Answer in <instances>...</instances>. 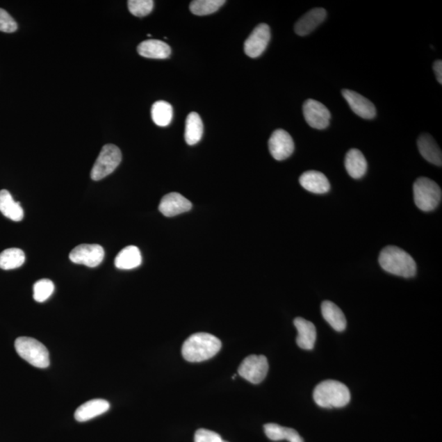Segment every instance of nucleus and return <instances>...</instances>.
Listing matches in <instances>:
<instances>
[{"mask_svg": "<svg viewBox=\"0 0 442 442\" xmlns=\"http://www.w3.org/2000/svg\"><path fill=\"white\" fill-rule=\"evenodd\" d=\"M154 2L153 0H130L128 8L131 15L136 17H145L153 11Z\"/></svg>", "mask_w": 442, "mask_h": 442, "instance_id": "30", "label": "nucleus"}, {"mask_svg": "<svg viewBox=\"0 0 442 442\" xmlns=\"http://www.w3.org/2000/svg\"><path fill=\"white\" fill-rule=\"evenodd\" d=\"M71 261L78 265H84L91 268L102 263L104 258L103 247L98 244H81L76 247L69 255Z\"/></svg>", "mask_w": 442, "mask_h": 442, "instance_id": "8", "label": "nucleus"}, {"mask_svg": "<svg viewBox=\"0 0 442 442\" xmlns=\"http://www.w3.org/2000/svg\"><path fill=\"white\" fill-rule=\"evenodd\" d=\"M265 434L274 441L287 440L289 442H304L302 437L293 428L284 427L276 423H267L264 426Z\"/></svg>", "mask_w": 442, "mask_h": 442, "instance_id": "24", "label": "nucleus"}, {"mask_svg": "<svg viewBox=\"0 0 442 442\" xmlns=\"http://www.w3.org/2000/svg\"><path fill=\"white\" fill-rule=\"evenodd\" d=\"M270 40V26L265 23L258 25L244 43V51L248 57L255 58L264 53Z\"/></svg>", "mask_w": 442, "mask_h": 442, "instance_id": "10", "label": "nucleus"}, {"mask_svg": "<svg viewBox=\"0 0 442 442\" xmlns=\"http://www.w3.org/2000/svg\"><path fill=\"white\" fill-rule=\"evenodd\" d=\"M0 211L13 221H21L24 218V211L20 202H15L11 193L6 190L0 191Z\"/></svg>", "mask_w": 442, "mask_h": 442, "instance_id": "23", "label": "nucleus"}, {"mask_svg": "<svg viewBox=\"0 0 442 442\" xmlns=\"http://www.w3.org/2000/svg\"><path fill=\"white\" fill-rule=\"evenodd\" d=\"M269 371V363L265 356H252L244 359L238 368V375L253 384H259Z\"/></svg>", "mask_w": 442, "mask_h": 442, "instance_id": "7", "label": "nucleus"}, {"mask_svg": "<svg viewBox=\"0 0 442 442\" xmlns=\"http://www.w3.org/2000/svg\"><path fill=\"white\" fill-rule=\"evenodd\" d=\"M303 114L306 122L317 130H325L329 126L331 114L323 104L314 99H308L303 104Z\"/></svg>", "mask_w": 442, "mask_h": 442, "instance_id": "9", "label": "nucleus"}, {"mask_svg": "<svg viewBox=\"0 0 442 442\" xmlns=\"http://www.w3.org/2000/svg\"><path fill=\"white\" fill-rule=\"evenodd\" d=\"M151 114L156 126L165 127L172 121L173 108L165 101H158L152 107Z\"/></svg>", "mask_w": 442, "mask_h": 442, "instance_id": "26", "label": "nucleus"}, {"mask_svg": "<svg viewBox=\"0 0 442 442\" xmlns=\"http://www.w3.org/2000/svg\"><path fill=\"white\" fill-rule=\"evenodd\" d=\"M17 30V24L15 20L4 9L0 8V31L13 33Z\"/></svg>", "mask_w": 442, "mask_h": 442, "instance_id": "31", "label": "nucleus"}, {"mask_svg": "<svg viewBox=\"0 0 442 442\" xmlns=\"http://www.w3.org/2000/svg\"><path fill=\"white\" fill-rule=\"evenodd\" d=\"M442 193L439 184L432 179L420 177L414 183V199L418 209L431 211L439 206Z\"/></svg>", "mask_w": 442, "mask_h": 442, "instance_id": "4", "label": "nucleus"}, {"mask_svg": "<svg viewBox=\"0 0 442 442\" xmlns=\"http://www.w3.org/2000/svg\"><path fill=\"white\" fill-rule=\"evenodd\" d=\"M122 159V152L117 146L114 145L104 146L92 168L91 179L99 181L107 177L117 168Z\"/></svg>", "mask_w": 442, "mask_h": 442, "instance_id": "6", "label": "nucleus"}, {"mask_svg": "<svg viewBox=\"0 0 442 442\" xmlns=\"http://www.w3.org/2000/svg\"><path fill=\"white\" fill-rule=\"evenodd\" d=\"M25 260L24 252L19 248H9L0 253V268L4 270L19 268Z\"/></svg>", "mask_w": 442, "mask_h": 442, "instance_id": "27", "label": "nucleus"}, {"mask_svg": "<svg viewBox=\"0 0 442 442\" xmlns=\"http://www.w3.org/2000/svg\"><path fill=\"white\" fill-rule=\"evenodd\" d=\"M418 149L423 158L432 164L441 167L442 154L436 142L428 133H423L418 139Z\"/></svg>", "mask_w": 442, "mask_h": 442, "instance_id": "18", "label": "nucleus"}, {"mask_svg": "<svg viewBox=\"0 0 442 442\" xmlns=\"http://www.w3.org/2000/svg\"><path fill=\"white\" fill-rule=\"evenodd\" d=\"M327 13L325 8H313L299 19L294 26L298 35L305 36L311 33L316 27L325 20Z\"/></svg>", "mask_w": 442, "mask_h": 442, "instance_id": "14", "label": "nucleus"}, {"mask_svg": "<svg viewBox=\"0 0 442 442\" xmlns=\"http://www.w3.org/2000/svg\"><path fill=\"white\" fill-rule=\"evenodd\" d=\"M141 264V252L136 246L126 247L115 258V265L120 270H133Z\"/></svg>", "mask_w": 442, "mask_h": 442, "instance_id": "22", "label": "nucleus"}, {"mask_svg": "<svg viewBox=\"0 0 442 442\" xmlns=\"http://www.w3.org/2000/svg\"><path fill=\"white\" fill-rule=\"evenodd\" d=\"M322 316L332 328L337 332H343L347 328V320L343 312L334 302L325 301L321 305Z\"/></svg>", "mask_w": 442, "mask_h": 442, "instance_id": "21", "label": "nucleus"}, {"mask_svg": "<svg viewBox=\"0 0 442 442\" xmlns=\"http://www.w3.org/2000/svg\"><path fill=\"white\" fill-rule=\"evenodd\" d=\"M299 182L306 190L316 195H324L330 190L328 178L323 173L316 170H309L303 173L299 179Z\"/></svg>", "mask_w": 442, "mask_h": 442, "instance_id": "15", "label": "nucleus"}, {"mask_svg": "<svg viewBox=\"0 0 442 442\" xmlns=\"http://www.w3.org/2000/svg\"><path fill=\"white\" fill-rule=\"evenodd\" d=\"M342 94L353 112L363 119H373L376 116L374 104L353 90H343Z\"/></svg>", "mask_w": 442, "mask_h": 442, "instance_id": "13", "label": "nucleus"}, {"mask_svg": "<svg viewBox=\"0 0 442 442\" xmlns=\"http://www.w3.org/2000/svg\"><path fill=\"white\" fill-rule=\"evenodd\" d=\"M15 349L18 354L36 368L49 367V353L44 345L32 338L21 337L15 341Z\"/></svg>", "mask_w": 442, "mask_h": 442, "instance_id": "5", "label": "nucleus"}, {"mask_svg": "<svg viewBox=\"0 0 442 442\" xmlns=\"http://www.w3.org/2000/svg\"><path fill=\"white\" fill-rule=\"evenodd\" d=\"M195 442H227L222 439L216 432L204 429H199L196 432L195 436Z\"/></svg>", "mask_w": 442, "mask_h": 442, "instance_id": "32", "label": "nucleus"}, {"mask_svg": "<svg viewBox=\"0 0 442 442\" xmlns=\"http://www.w3.org/2000/svg\"><path fill=\"white\" fill-rule=\"evenodd\" d=\"M379 262L382 268L391 275L412 278L417 273V265L408 252L395 246H388L380 252Z\"/></svg>", "mask_w": 442, "mask_h": 442, "instance_id": "2", "label": "nucleus"}, {"mask_svg": "<svg viewBox=\"0 0 442 442\" xmlns=\"http://www.w3.org/2000/svg\"><path fill=\"white\" fill-rule=\"evenodd\" d=\"M221 342L215 336L206 333H197L190 336L182 347L183 357L188 362H202L209 360L220 352Z\"/></svg>", "mask_w": 442, "mask_h": 442, "instance_id": "1", "label": "nucleus"}, {"mask_svg": "<svg viewBox=\"0 0 442 442\" xmlns=\"http://www.w3.org/2000/svg\"><path fill=\"white\" fill-rule=\"evenodd\" d=\"M54 292V284L51 280L40 279L37 281L33 287V297L37 302H44L52 296Z\"/></svg>", "mask_w": 442, "mask_h": 442, "instance_id": "29", "label": "nucleus"}, {"mask_svg": "<svg viewBox=\"0 0 442 442\" xmlns=\"http://www.w3.org/2000/svg\"><path fill=\"white\" fill-rule=\"evenodd\" d=\"M204 135V123L199 114L191 113L188 115L186 124L184 139L188 145L197 144Z\"/></svg>", "mask_w": 442, "mask_h": 442, "instance_id": "25", "label": "nucleus"}, {"mask_svg": "<svg viewBox=\"0 0 442 442\" xmlns=\"http://www.w3.org/2000/svg\"><path fill=\"white\" fill-rule=\"evenodd\" d=\"M367 161L361 152L352 149L348 152L345 158V167L349 176L353 179H361L367 172Z\"/></svg>", "mask_w": 442, "mask_h": 442, "instance_id": "20", "label": "nucleus"}, {"mask_svg": "<svg viewBox=\"0 0 442 442\" xmlns=\"http://www.w3.org/2000/svg\"><path fill=\"white\" fill-rule=\"evenodd\" d=\"M225 3L224 0H195L190 3V11L197 16L213 15Z\"/></svg>", "mask_w": 442, "mask_h": 442, "instance_id": "28", "label": "nucleus"}, {"mask_svg": "<svg viewBox=\"0 0 442 442\" xmlns=\"http://www.w3.org/2000/svg\"><path fill=\"white\" fill-rule=\"evenodd\" d=\"M110 404L103 399H94L81 405L75 412V418L78 422H87L92 418L102 416L109 411Z\"/></svg>", "mask_w": 442, "mask_h": 442, "instance_id": "17", "label": "nucleus"}, {"mask_svg": "<svg viewBox=\"0 0 442 442\" xmlns=\"http://www.w3.org/2000/svg\"><path fill=\"white\" fill-rule=\"evenodd\" d=\"M297 330V344L304 350H312L316 341V329L311 321L298 317L294 320Z\"/></svg>", "mask_w": 442, "mask_h": 442, "instance_id": "16", "label": "nucleus"}, {"mask_svg": "<svg viewBox=\"0 0 442 442\" xmlns=\"http://www.w3.org/2000/svg\"><path fill=\"white\" fill-rule=\"evenodd\" d=\"M191 209V202L179 193H170L165 195L159 204L161 213L167 218H173Z\"/></svg>", "mask_w": 442, "mask_h": 442, "instance_id": "12", "label": "nucleus"}, {"mask_svg": "<svg viewBox=\"0 0 442 442\" xmlns=\"http://www.w3.org/2000/svg\"><path fill=\"white\" fill-rule=\"evenodd\" d=\"M315 402L322 408H342L351 400L347 386L336 380H325L316 386L313 393Z\"/></svg>", "mask_w": 442, "mask_h": 442, "instance_id": "3", "label": "nucleus"}, {"mask_svg": "<svg viewBox=\"0 0 442 442\" xmlns=\"http://www.w3.org/2000/svg\"><path fill=\"white\" fill-rule=\"evenodd\" d=\"M137 50L140 56L147 58L165 59L169 58L172 54L170 46L158 40L142 41L138 46Z\"/></svg>", "mask_w": 442, "mask_h": 442, "instance_id": "19", "label": "nucleus"}, {"mask_svg": "<svg viewBox=\"0 0 442 442\" xmlns=\"http://www.w3.org/2000/svg\"><path fill=\"white\" fill-rule=\"evenodd\" d=\"M434 70L436 74V80L442 84V62L441 60H437L434 64Z\"/></svg>", "mask_w": 442, "mask_h": 442, "instance_id": "33", "label": "nucleus"}, {"mask_svg": "<svg viewBox=\"0 0 442 442\" xmlns=\"http://www.w3.org/2000/svg\"><path fill=\"white\" fill-rule=\"evenodd\" d=\"M269 150L273 158L284 161L293 154L295 146L293 138L287 131L276 130L269 140Z\"/></svg>", "mask_w": 442, "mask_h": 442, "instance_id": "11", "label": "nucleus"}]
</instances>
